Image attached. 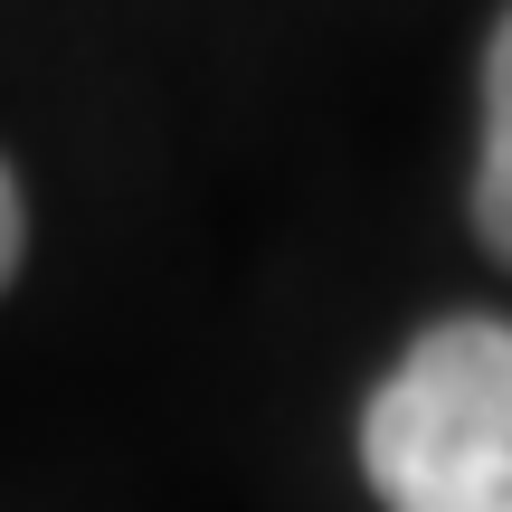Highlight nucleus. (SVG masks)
I'll return each mask as SVG.
<instances>
[{
    "label": "nucleus",
    "mask_w": 512,
    "mask_h": 512,
    "mask_svg": "<svg viewBox=\"0 0 512 512\" xmlns=\"http://www.w3.org/2000/svg\"><path fill=\"white\" fill-rule=\"evenodd\" d=\"M370 494L399 512H512V323H437L361 418Z\"/></svg>",
    "instance_id": "nucleus-1"
},
{
    "label": "nucleus",
    "mask_w": 512,
    "mask_h": 512,
    "mask_svg": "<svg viewBox=\"0 0 512 512\" xmlns=\"http://www.w3.org/2000/svg\"><path fill=\"white\" fill-rule=\"evenodd\" d=\"M475 228L512 256V19L484 57V162H475Z\"/></svg>",
    "instance_id": "nucleus-2"
},
{
    "label": "nucleus",
    "mask_w": 512,
    "mask_h": 512,
    "mask_svg": "<svg viewBox=\"0 0 512 512\" xmlns=\"http://www.w3.org/2000/svg\"><path fill=\"white\" fill-rule=\"evenodd\" d=\"M10 275H19V190L0 171V294H10Z\"/></svg>",
    "instance_id": "nucleus-3"
}]
</instances>
